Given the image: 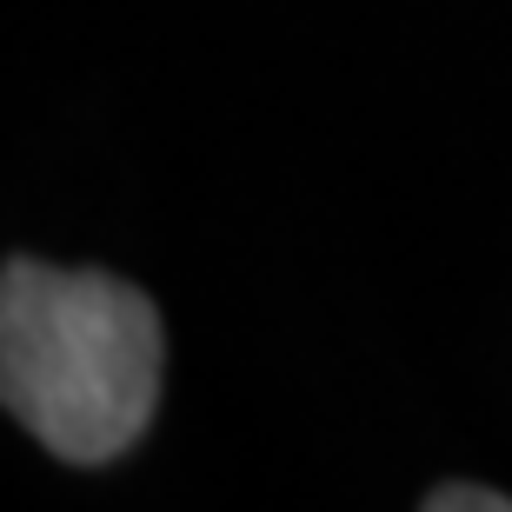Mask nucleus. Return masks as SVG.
I'll use <instances>...</instances> for the list:
<instances>
[{"label": "nucleus", "instance_id": "2", "mask_svg": "<svg viewBox=\"0 0 512 512\" xmlns=\"http://www.w3.org/2000/svg\"><path fill=\"white\" fill-rule=\"evenodd\" d=\"M426 512H512V493H486V486H439V493H426Z\"/></svg>", "mask_w": 512, "mask_h": 512}, {"label": "nucleus", "instance_id": "1", "mask_svg": "<svg viewBox=\"0 0 512 512\" xmlns=\"http://www.w3.org/2000/svg\"><path fill=\"white\" fill-rule=\"evenodd\" d=\"M0 399L47 453L100 466L147 433L160 399V313L94 266L7 260Z\"/></svg>", "mask_w": 512, "mask_h": 512}]
</instances>
